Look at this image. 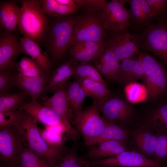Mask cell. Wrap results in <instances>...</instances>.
Masks as SVG:
<instances>
[{
    "instance_id": "cell-38",
    "label": "cell",
    "mask_w": 167,
    "mask_h": 167,
    "mask_svg": "<svg viewBox=\"0 0 167 167\" xmlns=\"http://www.w3.org/2000/svg\"><path fill=\"white\" fill-rule=\"evenodd\" d=\"M23 112V110L20 109L0 112V129L9 127L18 128L22 118Z\"/></svg>"
},
{
    "instance_id": "cell-19",
    "label": "cell",
    "mask_w": 167,
    "mask_h": 167,
    "mask_svg": "<svg viewBox=\"0 0 167 167\" xmlns=\"http://www.w3.org/2000/svg\"><path fill=\"white\" fill-rule=\"evenodd\" d=\"M88 148L85 159L90 161L114 156L126 149L125 143L116 141L103 142Z\"/></svg>"
},
{
    "instance_id": "cell-14",
    "label": "cell",
    "mask_w": 167,
    "mask_h": 167,
    "mask_svg": "<svg viewBox=\"0 0 167 167\" xmlns=\"http://www.w3.org/2000/svg\"><path fill=\"white\" fill-rule=\"evenodd\" d=\"M24 53L20 41L12 32L4 31L0 34V71L12 70L15 68L16 60Z\"/></svg>"
},
{
    "instance_id": "cell-41",
    "label": "cell",
    "mask_w": 167,
    "mask_h": 167,
    "mask_svg": "<svg viewBox=\"0 0 167 167\" xmlns=\"http://www.w3.org/2000/svg\"><path fill=\"white\" fill-rule=\"evenodd\" d=\"M13 75L12 70L0 71V95L9 93L14 86L12 82Z\"/></svg>"
},
{
    "instance_id": "cell-35",
    "label": "cell",
    "mask_w": 167,
    "mask_h": 167,
    "mask_svg": "<svg viewBox=\"0 0 167 167\" xmlns=\"http://www.w3.org/2000/svg\"><path fill=\"white\" fill-rule=\"evenodd\" d=\"M15 68L18 72L27 77H37L44 73L42 68L34 61L25 57L16 63Z\"/></svg>"
},
{
    "instance_id": "cell-20",
    "label": "cell",
    "mask_w": 167,
    "mask_h": 167,
    "mask_svg": "<svg viewBox=\"0 0 167 167\" xmlns=\"http://www.w3.org/2000/svg\"><path fill=\"white\" fill-rule=\"evenodd\" d=\"M121 62L119 81L126 85L142 78L145 67L137 54Z\"/></svg>"
},
{
    "instance_id": "cell-18",
    "label": "cell",
    "mask_w": 167,
    "mask_h": 167,
    "mask_svg": "<svg viewBox=\"0 0 167 167\" xmlns=\"http://www.w3.org/2000/svg\"><path fill=\"white\" fill-rule=\"evenodd\" d=\"M66 85L59 87L51 96L42 103L50 108L58 114L67 120L71 123H74L75 117L67 98Z\"/></svg>"
},
{
    "instance_id": "cell-17",
    "label": "cell",
    "mask_w": 167,
    "mask_h": 167,
    "mask_svg": "<svg viewBox=\"0 0 167 167\" xmlns=\"http://www.w3.org/2000/svg\"><path fill=\"white\" fill-rule=\"evenodd\" d=\"M50 76L44 72L38 76L29 77L17 72L14 74L12 82L14 86L26 92L31 97L32 99H37L44 93Z\"/></svg>"
},
{
    "instance_id": "cell-28",
    "label": "cell",
    "mask_w": 167,
    "mask_h": 167,
    "mask_svg": "<svg viewBox=\"0 0 167 167\" xmlns=\"http://www.w3.org/2000/svg\"><path fill=\"white\" fill-rule=\"evenodd\" d=\"M106 122V124L103 131L90 146L109 141L125 143L127 139V134L123 127L121 125Z\"/></svg>"
},
{
    "instance_id": "cell-8",
    "label": "cell",
    "mask_w": 167,
    "mask_h": 167,
    "mask_svg": "<svg viewBox=\"0 0 167 167\" xmlns=\"http://www.w3.org/2000/svg\"><path fill=\"white\" fill-rule=\"evenodd\" d=\"M128 0H106L101 6L98 15L105 30L110 34L118 33L127 30L130 25L129 9L124 4Z\"/></svg>"
},
{
    "instance_id": "cell-24",
    "label": "cell",
    "mask_w": 167,
    "mask_h": 167,
    "mask_svg": "<svg viewBox=\"0 0 167 167\" xmlns=\"http://www.w3.org/2000/svg\"><path fill=\"white\" fill-rule=\"evenodd\" d=\"M41 134L52 152L58 155L63 154L67 149L65 146L67 136L58 128L45 127L40 129Z\"/></svg>"
},
{
    "instance_id": "cell-34",
    "label": "cell",
    "mask_w": 167,
    "mask_h": 167,
    "mask_svg": "<svg viewBox=\"0 0 167 167\" xmlns=\"http://www.w3.org/2000/svg\"><path fill=\"white\" fill-rule=\"evenodd\" d=\"M124 92L128 101L132 103L143 102L148 96L147 91L144 85L136 82L126 84Z\"/></svg>"
},
{
    "instance_id": "cell-33",
    "label": "cell",
    "mask_w": 167,
    "mask_h": 167,
    "mask_svg": "<svg viewBox=\"0 0 167 167\" xmlns=\"http://www.w3.org/2000/svg\"><path fill=\"white\" fill-rule=\"evenodd\" d=\"M157 139L156 134L146 130L138 131L135 135V141L139 148L143 152L148 155H154Z\"/></svg>"
},
{
    "instance_id": "cell-1",
    "label": "cell",
    "mask_w": 167,
    "mask_h": 167,
    "mask_svg": "<svg viewBox=\"0 0 167 167\" xmlns=\"http://www.w3.org/2000/svg\"><path fill=\"white\" fill-rule=\"evenodd\" d=\"M75 19L73 17L58 18L48 25L41 41L54 60H59L65 54L69 46Z\"/></svg>"
},
{
    "instance_id": "cell-5",
    "label": "cell",
    "mask_w": 167,
    "mask_h": 167,
    "mask_svg": "<svg viewBox=\"0 0 167 167\" xmlns=\"http://www.w3.org/2000/svg\"><path fill=\"white\" fill-rule=\"evenodd\" d=\"M19 109L29 113L45 127L58 128L73 141L77 140L79 138V133L76 129L73 127L71 123L37 99H31L30 101L25 102Z\"/></svg>"
},
{
    "instance_id": "cell-32",
    "label": "cell",
    "mask_w": 167,
    "mask_h": 167,
    "mask_svg": "<svg viewBox=\"0 0 167 167\" xmlns=\"http://www.w3.org/2000/svg\"><path fill=\"white\" fill-rule=\"evenodd\" d=\"M28 95L24 91L0 95V112L18 109L20 106L25 102Z\"/></svg>"
},
{
    "instance_id": "cell-39",
    "label": "cell",
    "mask_w": 167,
    "mask_h": 167,
    "mask_svg": "<svg viewBox=\"0 0 167 167\" xmlns=\"http://www.w3.org/2000/svg\"><path fill=\"white\" fill-rule=\"evenodd\" d=\"M157 22L167 21V0H146Z\"/></svg>"
},
{
    "instance_id": "cell-43",
    "label": "cell",
    "mask_w": 167,
    "mask_h": 167,
    "mask_svg": "<svg viewBox=\"0 0 167 167\" xmlns=\"http://www.w3.org/2000/svg\"><path fill=\"white\" fill-rule=\"evenodd\" d=\"M9 167H20L16 161L12 162Z\"/></svg>"
},
{
    "instance_id": "cell-9",
    "label": "cell",
    "mask_w": 167,
    "mask_h": 167,
    "mask_svg": "<svg viewBox=\"0 0 167 167\" xmlns=\"http://www.w3.org/2000/svg\"><path fill=\"white\" fill-rule=\"evenodd\" d=\"M106 31L98 15H86L75 19L69 47L81 41H105Z\"/></svg>"
},
{
    "instance_id": "cell-40",
    "label": "cell",
    "mask_w": 167,
    "mask_h": 167,
    "mask_svg": "<svg viewBox=\"0 0 167 167\" xmlns=\"http://www.w3.org/2000/svg\"><path fill=\"white\" fill-rule=\"evenodd\" d=\"M157 142L154 155L157 162H161L167 158V132L157 131Z\"/></svg>"
},
{
    "instance_id": "cell-37",
    "label": "cell",
    "mask_w": 167,
    "mask_h": 167,
    "mask_svg": "<svg viewBox=\"0 0 167 167\" xmlns=\"http://www.w3.org/2000/svg\"><path fill=\"white\" fill-rule=\"evenodd\" d=\"M97 60L103 62L112 73L117 81H119L121 63L118 57L111 50L106 47Z\"/></svg>"
},
{
    "instance_id": "cell-25",
    "label": "cell",
    "mask_w": 167,
    "mask_h": 167,
    "mask_svg": "<svg viewBox=\"0 0 167 167\" xmlns=\"http://www.w3.org/2000/svg\"><path fill=\"white\" fill-rule=\"evenodd\" d=\"M77 79L79 81L86 96L92 98L93 103L98 105L111 96V92L107 86L101 83L85 78Z\"/></svg>"
},
{
    "instance_id": "cell-2",
    "label": "cell",
    "mask_w": 167,
    "mask_h": 167,
    "mask_svg": "<svg viewBox=\"0 0 167 167\" xmlns=\"http://www.w3.org/2000/svg\"><path fill=\"white\" fill-rule=\"evenodd\" d=\"M21 1L18 29L24 37L37 42H40L49 23L42 9L41 0H24Z\"/></svg>"
},
{
    "instance_id": "cell-42",
    "label": "cell",
    "mask_w": 167,
    "mask_h": 167,
    "mask_svg": "<svg viewBox=\"0 0 167 167\" xmlns=\"http://www.w3.org/2000/svg\"><path fill=\"white\" fill-rule=\"evenodd\" d=\"M59 3L66 6H75L78 5L75 1L72 0H56Z\"/></svg>"
},
{
    "instance_id": "cell-29",
    "label": "cell",
    "mask_w": 167,
    "mask_h": 167,
    "mask_svg": "<svg viewBox=\"0 0 167 167\" xmlns=\"http://www.w3.org/2000/svg\"><path fill=\"white\" fill-rule=\"evenodd\" d=\"M147 122L157 131L167 132V101L161 103L151 111Z\"/></svg>"
},
{
    "instance_id": "cell-11",
    "label": "cell",
    "mask_w": 167,
    "mask_h": 167,
    "mask_svg": "<svg viewBox=\"0 0 167 167\" xmlns=\"http://www.w3.org/2000/svg\"><path fill=\"white\" fill-rule=\"evenodd\" d=\"M111 36L106 42V47L122 61L137 55L140 50V41L138 34L128 32L127 30Z\"/></svg>"
},
{
    "instance_id": "cell-30",
    "label": "cell",
    "mask_w": 167,
    "mask_h": 167,
    "mask_svg": "<svg viewBox=\"0 0 167 167\" xmlns=\"http://www.w3.org/2000/svg\"><path fill=\"white\" fill-rule=\"evenodd\" d=\"M42 9L47 16L60 18L74 13L79 7V5L68 6L58 3L56 0H41Z\"/></svg>"
},
{
    "instance_id": "cell-22",
    "label": "cell",
    "mask_w": 167,
    "mask_h": 167,
    "mask_svg": "<svg viewBox=\"0 0 167 167\" xmlns=\"http://www.w3.org/2000/svg\"><path fill=\"white\" fill-rule=\"evenodd\" d=\"M20 42L24 53L29 55L44 72L50 75V61L47 54L41 49L37 42L24 36Z\"/></svg>"
},
{
    "instance_id": "cell-4",
    "label": "cell",
    "mask_w": 167,
    "mask_h": 167,
    "mask_svg": "<svg viewBox=\"0 0 167 167\" xmlns=\"http://www.w3.org/2000/svg\"><path fill=\"white\" fill-rule=\"evenodd\" d=\"M137 54L144 64L145 70L141 78L148 96L152 100L161 97L167 92V70L149 54L139 50Z\"/></svg>"
},
{
    "instance_id": "cell-36",
    "label": "cell",
    "mask_w": 167,
    "mask_h": 167,
    "mask_svg": "<svg viewBox=\"0 0 167 167\" xmlns=\"http://www.w3.org/2000/svg\"><path fill=\"white\" fill-rule=\"evenodd\" d=\"M73 75L76 77L77 79L87 78L107 86L97 69L91 65L83 63L75 66Z\"/></svg>"
},
{
    "instance_id": "cell-27",
    "label": "cell",
    "mask_w": 167,
    "mask_h": 167,
    "mask_svg": "<svg viewBox=\"0 0 167 167\" xmlns=\"http://www.w3.org/2000/svg\"><path fill=\"white\" fill-rule=\"evenodd\" d=\"M67 100L74 117L83 110L84 101L86 96L79 81L77 79L66 84Z\"/></svg>"
},
{
    "instance_id": "cell-10",
    "label": "cell",
    "mask_w": 167,
    "mask_h": 167,
    "mask_svg": "<svg viewBox=\"0 0 167 167\" xmlns=\"http://www.w3.org/2000/svg\"><path fill=\"white\" fill-rule=\"evenodd\" d=\"M91 166L101 165L117 167H160L155 160L134 151L125 150L118 154L96 161H89Z\"/></svg>"
},
{
    "instance_id": "cell-23",
    "label": "cell",
    "mask_w": 167,
    "mask_h": 167,
    "mask_svg": "<svg viewBox=\"0 0 167 167\" xmlns=\"http://www.w3.org/2000/svg\"><path fill=\"white\" fill-rule=\"evenodd\" d=\"M72 59L62 64L52 73L43 93H54L61 86L66 85L68 79L74 75Z\"/></svg>"
},
{
    "instance_id": "cell-26",
    "label": "cell",
    "mask_w": 167,
    "mask_h": 167,
    "mask_svg": "<svg viewBox=\"0 0 167 167\" xmlns=\"http://www.w3.org/2000/svg\"><path fill=\"white\" fill-rule=\"evenodd\" d=\"M77 140L61 154L53 167H90L89 161L78 156Z\"/></svg>"
},
{
    "instance_id": "cell-31",
    "label": "cell",
    "mask_w": 167,
    "mask_h": 167,
    "mask_svg": "<svg viewBox=\"0 0 167 167\" xmlns=\"http://www.w3.org/2000/svg\"><path fill=\"white\" fill-rule=\"evenodd\" d=\"M16 161L20 167H51L45 160L23 145Z\"/></svg>"
},
{
    "instance_id": "cell-3",
    "label": "cell",
    "mask_w": 167,
    "mask_h": 167,
    "mask_svg": "<svg viewBox=\"0 0 167 167\" xmlns=\"http://www.w3.org/2000/svg\"><path fill=\"white\" fill-rule=\"evenodd\" d=\"M22 119L18 128L21 135L23 145L45 160L53 167L60 155L54 154L43 138L37 121L23 111Z\"/></svg>"
},
{
    "instance_id": "cell-16",
    "label": "cell",
    "mask_w": 167,
    "mask_h": 167,
    "mask_svg": "<svg viewBox=\"0 0 167 167\" xmlns=\"http://www.w3.org/2000/svg\"><path fill=\"white\" fill-rule=\"evenodd\" d=\"M106 42L81 41L70 47V54L74 61L81 64L97 60L105 50Z\"/></svg>"
},
{
    "instance_id": "cell-15",
    "label": "cell",
    "mask_w": 167,
    "mask_h": 167,
    "mask_svg": "<svg viewBox=\"0 0 167 167\" xmlns=\"http://www.w3.org/2000/svg\"><path fill=\"white\" fill-rule=\"evenodd\" d=\"M130 4V24L134 33L139 34L155 20L153 15L146 0H128Z\"/></svg>"
},
{
    "instance_id": "cell-7",
    "label": "cell",
    "mask_w": 167,
    "mask_h": 167,
    "mask_svg": "<svg viewBox=\"0 0 167 167\" xmlns=\"http://www.w3.org/2000/svg\"><path fill=\"white\" fill-rule=\"evenodd\" d=\"M138 34L140 49L152 53L167 66V21L151 23Z\"/></svg>"
},
{
    "instance_id": "cell-13",
    "label": "cell",
    "mask_w": 167,
    "mask_h": 167,
    "mask_svg": "<svg viewBox=\"0 0 167 167\" xmlns=\"http://www.w3.org/2000/svg\"><path fill=\"white\" fill-rule=\"evenodd\" d=\"M22 145L21 135L18 128L9 127L0 129L1 164L9 166L16 161Z\"/></svg>"
},
{
    "instance_id": "cell-6",
    "label": "cell",
    "mask_w": 167,
    "mask_h": 167,
    "mask_svg": "<svg viewBox=\"0 0 167 167\" xmlns=\"http://www.w3.org/2000/svg\"><path fill=\"white\" fill-rule=\"evenodd\" d=\"M100 113L98 105L93 102L75 117L76 129L88 147L99 136L106 126V122Z\"/></svg>"
},
{
    "instance_id": "cell-12",
    "label": "cell",
    "mask_w": 167,
    "mask_h": 167,
    "mask_svg": "<svg viewBox=\"0 0 167 167\" xmlns=\"http://www.w3.org/2000/svg\"><path fill=\"white\" fill-rule=\"evenodd\" d=\"M98 105L106 121L120 125L129 121L133 114L131 105L118 97L111 96Z\"/></svg>"
},
{
    "instance_id": "cell-21",
    "label": "cell",
    "mask_w": 167,
    "mask_h": 167,
    "mask_svg": "<svg viewBox=\"0 0 167 167\" xmlns=\"http://www.w3.org/2000/svg\"><path fill=\"white\" fill-rule=\"evenodd\" d=\"M20 8L13 1H1L0 27L7 32L15 31L18 26Z\"/></svg>"
},
{
    "instance_id": "cell-44",
    "label": "cell",
    "mask_w": 167,
    "mask_h": 167,
    "mask_svg": "<svg viewBox=\"0 0 167 167\" xmlns=\"http://www.w3.org/2000/svg\"><path fill=\"white\" fill-rule=\"evenodd\" d=\"M90 167H117L107 166L101 165H95V166H91Z\"/></svg>"
}]
</instances>
